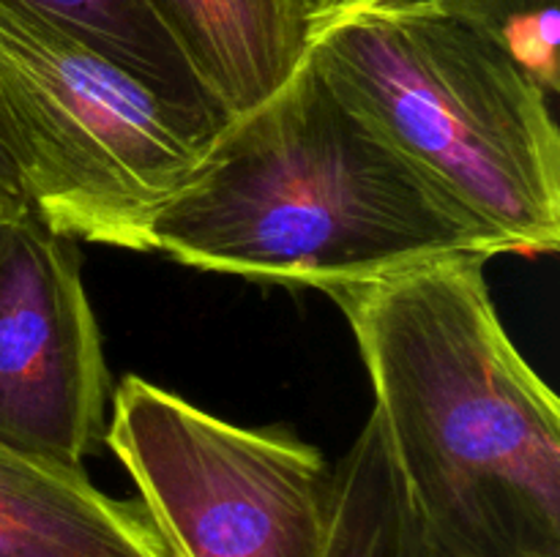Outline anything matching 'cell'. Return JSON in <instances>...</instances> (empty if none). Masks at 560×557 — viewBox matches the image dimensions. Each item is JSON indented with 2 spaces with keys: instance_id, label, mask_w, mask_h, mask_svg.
Segmentation results:
<instances>
[{
  "instance_id": "cell-1",
  "label": "cell",
  "mask_w": 560,
  "mask_h": 557,
  "mask_svg": "<svg viewBox=\"0 0 560 557\" xmlns=\"http://www.w3.org/2000/svg\"><path fill=\"white\" fill-rule=\"evenodd\" d=\"M457 254L328 289L443 557H560V402Z\"/></svg>"
},
{
  "instance_id": "cell-2",
  "label": "cell",
  "mask_w": 560,
  "mask_h": 557,
  "mask_svg": "<svg viewBox=\"0 0 560 557\" xmlns=\"http://www.w3.org/2000/svg\"><path fill=\"white\" fill-rule=\"evenodd\" d=\"M151 251L268 287L372 282L495 244L304 60L228 118L151 227Z\"/></svg>"
},
{
  "instance_id": "cell-3",
  "label": "cell",
  "mask_w": 560,
  "mask_h": 557,
  "mask_svg": "<svg viewBox=\"0 0 560 557\" xmlns=\"http://www.w3.org/2000/svg\"><path fill=\"white\" fill-rule=\"evenodd\" d=\"M306 60L498 254H556L550 96L446 0H312Z\"/></svg>"
},
{
  "instance_id": "cell-4",
  "label": "cell",
  "mask_w": 560,
  "mask_h": 557,
  "mask_svg": "<svg viewBox=\"0 0 560 557\" xmlns=\"http://www.w3.org/2000/svg\"><path fill=\"white\" fill-rule=\"evenodd\" d=\"M0 107L33 216L66 240L129 251H151L153 222L228 123L9 0Z\"/></svg>"
},
{
  "instance_id": "cell-5",
  "label": "cell",
  "mask_w": 560,
  "mask_h": 557,
  "mask_svg": "<svg viewBox=\"0 0 560 557\" xmlns=\"http://www.w3.org/2000/svg\"><path fill=\"white\" fill-rule=\"evenodd\" d=\"M109 410L104 442L170 557H323L331 470L315 446L230 424L135 375Z\"/></svg>"
},
{
  "instance_id": "cell-6",
  "label": "cell",
  "mask_w": 560,
  "mask_h": 557,
  "mask_svg": "<svg viewBox=\"0 0 560 557\" xmlns=\"http://www.w3.org/2000/svg\"><path fill=\"white\" fill-rule=\"evenodd\" d=\"M109 371L74 240L31 208L0 222V442L82 467L107 429Z\"/></svg>"
},
{
  "instance_id": "cell-7",
  "label": "cell",
  "mask_w": 560,
  "mask_h": 557,
  "mask_svg": "<svg viewBox=\"0 0 560 557\" xmlns=\"http://www.w3.org/2000/svg\"><path fill=\"white\" fill-rule=\"evenodd\" d=\"M208 102L238 118L306 60L312 0H145Z\"/></svg>"
},
{
  "instance_id": "cell-8",
  "label": "cell",
  "mask_w": 560,
  "mask_h": 557,
  "mask_svg": "<svg viewBox=\"0 0 560 557\" xmlns=\"http://www.w3.org/2000/svg\"><path fill=\"white\" fill-rule=\"evenodd\" d=\"M0 557H170L140 500L0 442Z\"/></svg>"
},
{
  "instance_id": "cell-9",
  "label": "cell",
  "mask_w": 560,
  "mask_h": 557,
  "mask_svg": "<svg viewBox=\"0 0 560 557\" xmlns=\"http://www.w3.org/2000/svg\"><path fill=\"white\" fill-rule=\"evenodd\" d=\"M323 557H443L375 413L328 478Z\"/></svg>"
},
{
  "instance_id": "cell-10",
  "label": "cell",
  "mask_w": 560,
  "mask_h": 557,
  "mask_svg": "<svg viewBox=\"0 0 560 557\" xmlns=\"http://www.w3.org/2000/svg\"><path fill=\"white\" fill-rule=\"evenodd\" d=\"M167 96L213 107L145 0H9ZM217 109V107H213Z\"/></svg>"
},
{
  "instance_id": "cell-11",
  "label": "cell",
  "mask_w": 560,
  "mask_h": 557,
  "mask_svg": "<svg viewBox=\"0 0 560 557\" xmlns=\"http://www.w3.org/2000/svg\"><path fill=\"white\" fill-rule=\"evenodd\" d=\"M446 3L465 20L490 33L547 96H558V0H446Z\"/></svg>"
},
{
  "instance_id": "cell-12",
  "label": "cell",
  "mask_w": 560,
  "mask_h": 557,
  "mask_svg": "<svg viewBox=\"0 0 560 557\" xmlns=\"http://www.w3.org/2000/svg\"><path fill=\"white\" fill-rule=\"evenodd\" d=\"M0 205H3V211L9 213V216H14V213L27 208L20 162H16L14 140H11L3 107H0Z\"/></svg>"
},
{
  "instance_id": "cell-13",
  "label": "cell",
  "mask_w": 560,
  "mask_h": 557,
  "mask_svg": "<svg viewBox=\"0 0 560 557\" xmlns=\"http://www.w3.org/2000/svg\"><path fill=\"white\" fill-rule=\"evenodd\" d=\"M5 216H9V213H5V211H3V205H0V222H3Z\"/></svg>"
}]
</instances>
